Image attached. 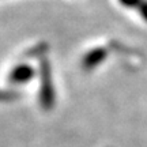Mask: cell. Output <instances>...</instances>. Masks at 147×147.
I'll list each match as a JSON object with an SVG mask.
<instances>
[{
  "mask_svg": "<svg viewBox=\"0 0 147 147\" xmlns=\"http://www.w3.org/2000/svg\"><path fill=\"white\" fill-rule=\"evenodd\" d=\"M41 94H40V101L44 109H51L55 104V90L52 86V79H51V68L47 60L41 61Z\"/></svg>",
  "mask_w": 147,
  "mask_h": 147,
  "instance_id": "6da1fadb",
  "label": "cell"
},
{
  "mask_svg": "<svg viewBox=\"0 0 147 147\" xmlns=\"http://www.w3.org/2000/svg\"><path fill=\"white\" fill-rule=\"evenodd\" d=\"M34 78V68L27 65V64H21L11 71L10 76H8V80L11 83H27L30 82L32 79Z\"/></svg>",
  "mask_w": 147,
  "mask_h": 147,
  "instance_id": "7a4b0ae2",
  "label": "cell"
}]
</instances>
